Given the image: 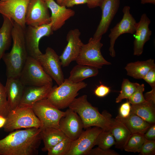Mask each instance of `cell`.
<instances>
[{
	"label": "cell",
	"mask_w": 155,
	"mask_h": 155,
	"mask_svg": "<svg viewBox=\"0 0 155 155\" xmlns=\"http://www.w3.org/2000/svg\"><path fill=\"white\" fill-rule=\"evenodd\" d=\"M119 154L114 150L104 149L98 147L92 148L87 155H119Z\"/></svg>",
	"instance_id": "d590c367"
},
{
	"label": "cell",
	"mask_w": 155,
	"mask_h": 155,
	"mask_svg": "<svg viewBox=\"0 0 155 155\" xmlns=\"http://www.w3.org/2000/svg\"><path fill=\"white\" fill-rule=\"evenodd\" d=\"M102 130L97 127L86 128L77 139L73 141L67 155H87L95 146L96 138Z\"/></svg>",
	"instance_id": "7c38bea8"
},
{
	"label": "cell",
	"mask_w": 155,
	"mask_h": 155,
	"mask_svg": "<svg viewBox=\"0 0 155 155\" xmlns=\"http://www.w3.org/2000/svg\"><path fill=\"white\" fill-rule=\"evenodd\" d=\"M98 69L92 66L78 64L71 70L68 79L74 83L82 82L86 78L96 76L99 73Z\"/></svg>",
	"instance_id": "4316f807"
},
{
	"label": "cell",
	"mask_w": 155,
	"mask_h": 155,
	"mask_svg": "<svg viewBox=\"0 0 155 155\" xmlns=\"http://www.w3.org/2000/svg\"><path fill=\"white\" fill-rule=\"evenodd\" d=\"M144 133H134L130 135L123 148L128 152H138L145 140Z\"/></svg>",
	"instance_id": "f1b7e54d"
},
{
	"label": "cell",
	"mask_w": 155,
	"mask_h": 155,
	"mask_svg": "<svg viewBox=\"0 0 155 155\" xmlns=\"http://www.w3.org/2000/svg\"><path fill=\"white\" fill-rule=\"evenodd\" d=\"M59 122V129L72 141L77 139L83 131L82 121L75 112L69 108Z\"/></svg>",
	"instance_id": "2e32d148"
},
{
	"label": "cell",
	"mask_w": 155,
	"mask_h": 155,
	"mask_svg": "<svg viewBox=\"0 0 155 155\" xmlns=\"http://www.w3.org/2000/svg\"><path fill=\"white\" fill-rule=\"evenodd\" d=\"M120 4V0H104L100 7L102 11L101 19L93 37L102 38L107 32Z\"/></svg>",
	"instance_id": "e0dca14e"
},
{
	"label": "cell",
	"mask_w": 155,
	"mask_h": 155,
	"mask_svg": "<svg viewBox=\"0 0 155 155\" xmlns=\"http://www.w3.org/2000/svg\"><path fill=\"white\" fill-rule=\"evenodd\" d=\"M152 88H155V67L151 69L143 78Z\"/></svg>",
	"instance_id": "f35d334b"
},
{
	"label": "cell",
	"mask_w": 155,
	"mask_h": 155,
	"mask_svg": "<svg viewBox=\"0 0 155 155\" xmlns=\"http://www.w3.org/2000/svg\"><path fill=\"white\" fill-rule=\"evenodd\" d=\"M129 6H125L123 9V16L121 21L110 30L108 35L110 38L109 54L112 57H115L114 45L116 40L121 35L125 33L134 34L137 22L130 13Z\"/></svg>",
	"instance_id": "30bf717a"
},
{
	"label": "cell",
	"mask_w": 155,
	"mask_h": 155,
	"mask_svg": "<svg viewBox=\"0 0 155 155\" xmlns=\"http://www.w3.org/2000/svg\"><path fill=\"white\" fill-rule=\"evenodd\" d=\"M131 112V105L129 101L122 104L119 110V116L122 118H126L128 117Z\"/></svg>",
	"instance_id": "8d00e7d4"
},
{
	"label": "cell",
	"mask_w": 155,
	"mask_h": 155,
	"mask_svg": "<svg viewBox=\"0 0 155 155\" xmlns=\"http://www.w3.org/2000/svg\"><path fill=\"white\" fill-rule=\"evenodd\" d=\"M45 1L51 12V22L53 31L60 29L66 21L75 14V11L73 10L59 5L54 0Z\"/></svg>",
	"instance_id": "d6986e66"
},
{
	"label": "cell",
	"mask_w": 155,
	"mask_h": 155,
	"mask_svg": "<svg viewBox=\"0 0 155 155\" xmlns=\"http://www.w3.org/2000/svg\"><path fill=\"white\" fill-rule=\"evenodd\" d=\"M41 129L40 135L44 144L42 150L44 152H47L66 137L59 129L50 127Z\"/></svg>",
	"instance_id": "603a6c76"
},
{
	"label": "cell",
	"mask_w": 155,
	"mask_h": 155,
	"mask_svg": "<svg viewBox=\"0 0 155 155\" xmlns=\"http://www.w3.org/2000/svg\"><path fill=\"white\" fill-rule=\"evenodd\" d=\"M41 130L32 127L10 132L0 140L1 155H37L42 140Z\"/></svg>",
	"instance_id": "6da1fadb"
},
{
	"label": "cell",
	"mask_w": 155,
	"mask_h": 155,
	"mask_svg": "<svg viewBox=\"0 0 155 155\" xmlns=\"http://www.w3.org/2000/svg\"><path fill=\"white\" fill-rule=\"evenodd\" d=\"M114 138L110 131L102 130L97 137L95 145L104 149H110L115 145Z\"/></svg>",
	"instance_id": "4dcf8cb0"
},
{
	"label": "cell",
	"mask_w": 155,
	"mask_h": 155,
	"mask_svg": "<svg viewBox=\"0 0 155 155\" xmlns=\"http://www.w3.org/2000/svg\"><path fill=\"white\" fill-rule=\"evenodd\" d=\"M53 85L25 86L20 105L32 106L36 102L46 98Z\"/></svg>",
	"instance_id": "ffe728a7"
},
{
	"label": "cell",
	"mask_w": 155,
	"mask_h": 155,
	"mask_svg": "<svg viewBox=\"0 0 155 155\" xmlns=\"http://www.w3.org/2000/svg\"><path fill=\"white\" fill-rule=\"evenodd\" d=\"M144 137L149 140H155V125L152 124L144 133Z\"/></svg>",
	"instance_id": "60d3db41"
},
{
	"label": "cell",
	"mask_w": 155,
	"mask_h": 155,
	"mask_svg": "<svg viewBox=\"0 0 155 155\" xmlns=\"http://www.w3.org/2000/svg\"><path fill=\"white\" fill-rule=\"evenodd\" d=\"M138 152L140 153L139 155H155V140H149L146 139L144 142Z\"/></svg>",
	"instance_id": "e575fe53"
},
{
	"label": "cell",
	"mask_w": 155,
	"mask_h": 155,
	"mask_svg": "<svg viewBox=\"0 0 155 155\" xmlns=\"http://www.w3.org/2000/svg\"><path fill=\"white\" fill-rule=\"evenodd\" d=\"M30 0L0 1V13L11 19L23 28L26 26L25 17Z\"/></svg>",
	"instance_id": "5bb4252c"
},
{
	"label": "cell",
	"mask_w": 155,
	"mask_h": 155,
	"mask_svg": "<svg viewBox=\"0 0 155 155\" xmlns=\"http://www.w3.org/2000/svg\"><path fill=\"white\" fill-rule=\"evenodd\" d=\"M87 0H63L61 5L70 7L76 5L86 4Z\"/></svg>",
	"instance_id": "ab89813d"
},
{
	"label": "cell",
	"mask_w": 155,
	"mask_h": 155,
	"mask_svg": "<svg viewBox=\"0 0 155 155\" xmlns=\"http://www.w3.org/2000/svg\"><path fill=\"white\" fill-rule=\"evenodd\" d=\"M141 3L142 4L150 3L155 4V0H140Z\"/></svg>",
	"instance_id": "ee69618b"
},
{
	"label": "cell",
	"mask_w": 155,
	"mask_h": 155,
	"mask_svg": "<svg viewBox=\"0 0 155 155\" xmlns=\"http://www.w3.org/2000/svg\"><path fill=\"white\" fill-rule=\"evenodd\" d=\"M73 141L67 137L48 151V155H67Z\"/></svg>",
	"instance_id": "1f68e13d"
},
{
	"label": "cell",
	"mask_w": 155,
	"mask_h": 155,
	"mask_svg": "<svg viewBox=\"0 0 155 155\" xmlns=\"http://www.w3.org/2000/svg\"><path fill=\"white\" fill-rule=\"evenodd\" d=\"M6 119L3 127L4 131L7 132L21 128H41L42 127L40 121L30 106L19 105L10 111Z\"/></svg>",
	"instance_id": "277c9868"
},
{
	"label": "cell",
	"mask_w": 155,
	"mask_h": 155,
	"mask_svg": "<svg viewBox=\"0 0 155 155\" xmlns=\"http://www.w3.org/2000/svg\"><path fill=\"white\" fill-rule=\"evenodd\" d=\"M146 100L151 101L155 103V88L146 93L144 96Z\"/></svg>",
	"instance_id": "7bdbcfd3"
},
{
	"label": "cell",
	"mask_w": 155,
	"mask_h": 155,
	"mask_svg": "<svg viewBox=\"0 0 155 155\" xmlns=\"http://www.w3.org/2000/svg\"><path fill=\"white\" fill-rule=\"evenodd\" d=\"M151 20L146 14H143L137 22L133 43V55L140 56L143 53L145 43L150 38L152 32L149 28Z\"/></svg>",
	"instance_id": "ac0fdd59"
},
{
	"label": "cell",
	"mask_w": 155,
	"mask_h": 155,
	"mask_svg": "<svg viewBox=\"0 0 155 155\" xmlns=\"http://www.w3.org/2000/svg\"><path fill=\"white\" fill-rule=\"evenodd\" d=\"M68 108L79 116L85 129L94 126L99 127L103 130L110 131L116 121L105 111L100 113L97 108L88 101L86 95L75 98Z\"/></svg>",
	"instance_id": "3957f363"
},
{
	"label": "cell",
	"mask_w": 155,
	"mask_h": 155,
	"mask_svg": "<svg viewBox=\"0 0 155 155\" xmlns=\"http://www.w3.org/2000/svg\"><path fill=\"white\" fill-rule=\"evenodd\" d=\"M155 67L154 60L150 59L145 61H137L128 63L125 69L128 76L136 79H143L148 72Z\"/></svg>",
	"instance_id": "cb8c5ba5"
},
{
	"label": "cell",
	"mask_w": 155,
	"mask_h": 155,
	"mask_svg": "<svg viewBox=\"0 0 155 155\" xmlns=\"http://www.w3.org/2000/svg\"><path fill=\"white\" fill-rule=\"evenodd\" d=\"M49 9L45 0H30L26 15V24L38 26L50 23Z\"/></svg>",
	"instance_id": "4fadbf2b"
},
{
	"label": "cell",
	"mask_w": 155,
	"mask_h": 155,
	"mask_svg": "<svg viewBox=\"0 0 155 155\" xmlns=\"http://www.w3.org/2000/svg\"><path fill=\"white\" fill-rule=\"evenodd\" d=\"M139 84L133 83L127 79H124L122 82L120 93L116 99L118 103L125 99H128L136 89Z\"/></svg>",
	"instance_id": "f546056e"
},
{
	"label": "cell",
	"mask_w": 155,
	"mask_h": 155,
	"mask_svg": "<svg viewBox=\"0 0 155 155\" xmlns=\"http://www.w3.org/2000/svg\"><path fill=\"white\" fill-rule=\"evenodd\" d=\"M7 0H0V1H1L3 2V1H5Z\"/></svg>",
	"instance_id": "7dc6e473"
},
{
	"label": "cell",
	"mask_w": 155,
	"mask_h": 155,
	"mask_svg": "<svg viewBox=\"0 0 155 155\" xmlns=\"http://www.w3.org/2000/svg\"><path fill=\"white\" fill-rule=\"evenodd\" d=\"M144 91V85L142 84H139L136 89L128 99L129 102L131 105L139 104L145 102L143 93Z\"/></svg>",
	"instance_id": "836d02e7"
},
{
	"label": "cell",
	"mask_w": 155,
	"mask_h": 155,
	"mask_svg": "<svg viewBox=\"0 0 155 155\" xmlns=\"http://www.w3.org/2000/svg\"><path fill=\"white\" fill-rule=\"evenodd\" d=\"M18 78L25 86L53 84V80L45 71L39 61L29 56Z\"/></svg>",
	"instance_id": "8992f818"
},
{
	"label": "cell",
	"mask_w": 155,
	"mask_h": 155,
	"mask_svg": "<svg viewBox=\"0 0 155 155\" xmlns=\"http://www.w3.org/2000/svg\"><path fill=\"white\" fill-rule=\"evenodd\" d=\"M81 32L78 29L70 30L66 36L67 44L61 54L59 56L62 66H68L76 61L84 44L80 38Z\"/></svg>",
	"instance_id": "9a60e30c"
},
{
	"label": "cell",
	"mask_w": 155,
	"mask_h": 155,
	"mask_svg": "<svg viewBox=\"0 0 155 155\" xmlns=\"http://www.w3.org/2000/svg\"><path fill=\"white\" fill-rule=\"evenodd\" d=\"M3 17V22L0 29V61L11 46L14 24V21L11 19L4 16Z\"/></svg>",
	"instance_id": "d4e9b609"
},
{
	"label": "cell",
	"mask_w": 155,
	"mask_h": 155,
	"mask_svg": "<svg viewBox=\"0 0 155 155\" xmlns=\"http://www.w3.org/2000/svg\"><path fill=\"white\" fill-rule=\"evenodd\" d=\"M35 59L58 85L63 82L65 79L59 56L52 48L48 47L44 54L39 55Z\"/></svg>",
	"instance_id": "8fae6325"
},
{
	"label": "cell",
	"mask_w": 155,
	"mask_h": 155,
	"mask_svg": "<svg viewBox=\"0 0 155 155\" xmlns=\"http://www.w3.org/2000/svg\"><path fill=\"white\" fill-rule=\"evenodd\" d=\"M52 24L38 26H28L24 29L26 46L28 56L34 58L42 54L39 49L40 40L44 36H49L53 33Z\"/></svg>",
	"instance_id": "9c48e42d"
},
{
	"label": "cell",
	"mask_w": 155,
	"mask_h": 155,
	"mask_svg": "<svg viewBox=\"0 0 155 155\" xmlns=\"http://www.w3.org/2000/svg\"><path fill=\"white\" fill-rule=\"evenodd\" d=\"M13 46L2 59L6 66L7 78H18L28 56L26 46L24 29L14 22L12 31Z\"/></svg>",
	"instance_id": "7a4b0ae2"
},
{
	"label": "cell",
	"mask_w": 155,
	"mask_h": 155,
	"mask_svg": "<svg viewBox=\"0 0 155 155\" xmlns=\"http://www.w3.org/2000/svg\"><path fill=\"white\" fill-rule=\"evenodd\" d=\"M10 111L20 104L25 86L18 78H7L5 86Z\"/></svg>",
	"instance_id": "44dd1931"
},
{
	"label": "cell",
	"mask_w": 155,
	"mask_h": 155,
	"mask_svg": "<svg viewBox=\"0 0 155 155\" xmlns=\"http://www.w3.org/2000/svg\"><path fill=\"white\" fill-rule=\"evenodd\" d=\"M102 38H90L88 42L84 44L76 60L77 64L92 66L98 69L104 65L111 64L102 56L101 49L103 44L101 42Z\"/></svg>",
	"instance_id": "52a82bcc"
},
{
	"label": "cell",
	"mask_w": 155,
	"mask_h": 155,
	"mask_svg": "<svg viewBox=\"0 0 155 155\" xmlns=\"http://www.w3.org/2000/svg\"><path fill=\"white\" fill-rule=\"evenodd\" d=\"M32 106L41 123V129L51 127L59 129V122L61 118L65 115V111L57 108L46 98L36 102Z\"/></svg>",
	"instance_id": "ba28073f"
},
{
	"label": "cell",
	"mask_w": 155,
	"mask_h": 155,
	"mask_svg": "<svg viewBox=\"0 0 155 155\" xmlns=\"http://www.w3.org/2000/svg\"><path fill=\"white\" fill-rule=\"evenodd\" d=\"M0 155H1L0 153Z\"/></svg>",
	"instance_id": "c3c4849f"
},
{
	"label": "cell",
	"mask_w": 155,
	"mask_h": 155,
	"mask_svg": "<svg viewBox=\"0 0 155 155\" xmlns=\"http://www.w3.org/2000/svg\"><path fill=\"white\" fill-rule=\"evenodd\" d=\"M63 0H56L57 3L59 5H61Z\"/></svg>",
	"instance_id": "bcb514c9"
},
{
	"label": "cell",
	"mask_w": 155,
	"mask_h": 155,
	"mask_svg": "<svg viewBox=\"0 0 155 155\" xmlns=\"http://www.w3.org/2000/svg\"><path fill=\"white\" fill-rule=\"evenodd\" d=\"M87 85L83 81L74 83L65 79L58 86L53 87L46 99L58 109H65L68 107L78 95V91L86 88Z\"/></svg>",
	"instance_id": "5b68a950"
},
{
	"label": "cell",
	"mask_w": 155,
	"mask_h": 155,
	"mask_svg": "<svg viewBox=\"0 0 155 155\" xmlns=\"http://www.w3.org/2000/svg\"></svg>",
	"instance_id": "681fc988"
},
{
	"label": "cell",
	"mask_w": 155,
	"mask_h": 155,
	"mask_svg": "<svg viewBox=\"0 0 155 155\" xmlns=\"http://www.w3.org/2000/svg\"><path fill=\"white\" fill-rule=\"evenodd\" d=\"M10 111L5 86L0 82V115L6 118Z\"/></svg>",
	"instance_id": "d6a6232c"
},
{
	"label": "cell",
	"mask_w": 155,
	"mask_h": 155,
	"mask_svg": "<svg viewBox=\"0 0 155 155\" xmlns=\"http://www.w3.org/2000/svg\"><path fill=\"white\" fill-rule=\"evenodd\" d=\"M110 91L109 87L102 84L97 86L94 90V93L96 96L103 97L108 95Z\"/></svg>",
	"instance_id": "74e56055"
},
{
	"label": "cell",
	"mask_w": 155,
	"mask_h": 155,
	"mask_svg": "<svg viewBox=\"0 0 155 155\" xmlns=\"http://www.w3.org/2000/svg\"><path fill=\"white\" fill-rule=\"evenodd\" d=\"M104 0H87L86 4L89 8L100 7Z\"/></svg>",
	"instance_id": "b9f144b4"
},
{
	"label": "cell",
	"mask_w": 155,
	"mask_h": 155,
	"mask_svg": "<svg viewBox=\"0 0 155 155\" xmlns=\"http://www.w3.org/2000/svg\"><path fill=\"white\" fill-rule=\"evenodd\" d=\"M115 119L123 123L131 133L137 132L144 133L152 125L131 112L126 118H122L118 115Z\"/></svg>",
	"instance_id": "7402d4cb"
},
{
	"label": "cell",
	"mask_w": 155,
	"mask_h": 155,
	"mask_svg": "<svg viewBox=\"0 0 155 155\" xmlns=\"http://www.w3.org/2000/svg\"><path fill=\"white\" fill-rule=\"evenodd\" d=\"M116 121L110 131L114 138L116 148L122 150L131 133L123 123Z\"/></svg>",
	"instance_id": "83f0119b"
},
{
	"label": "cell",
	"mask_w": 155,
	"mask_h": 155,
	"mask_svg": "<svg viewBox=\"0 0 155 155\" xmlns=\"http://www.w3.org/2000/svg\"><path fill=\"white\" fill-rule=\"evenodd\" d=\"M155 103L146 100L143 102L131 105V112L151 124L155 123Z\"/></svg>",
	"instance_id": "484cf974"
},
{
	"label": "cell",
	"mask_w": 155,
	"mask_h": 155,
	"mask_svg": "<svg viewBox=\"0 0 155 155\" xmlns=\"http://www.w3.org/2000/svg\"><path fill=\"white\" fill-rule=\"evenodd\" d=\"M6 118L0 115V128L3 127L6 121Z\"/></svg>",
	"instance_id": "f6af8a7d"
}]
</instances>
